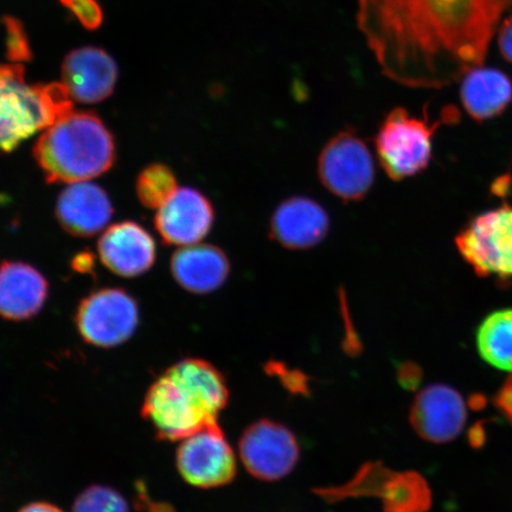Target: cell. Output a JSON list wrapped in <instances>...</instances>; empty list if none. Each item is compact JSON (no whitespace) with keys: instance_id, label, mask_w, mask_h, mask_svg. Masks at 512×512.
I'll return each mask as SVG.
<instances>
[{"instance_id":"83f0119b","label":"cell","mask_w":512,"mask_h":512,"mask_svg":"<svg viewBox=\"0 0 512 512\" xmlns=\"http://www.w3.org/2000/svg\"><path fill=\"white\" fill-rule=\"evenodd\" d=\"M94 264V255L89 252H83L75 256L72 267L78 273L88 274L93 272Z\"/></svg>"},{"instance_id":"cb8c5ba5","label":"cell","mask_w":512,"mask_h":512,"mask_svg":"<svg viewBox=\"0 0 512 512\" xmlns=\"http://www.w3.org/2000/svg\"><path fill=\"white\" fill-rule=\"evenodd\" d=\"M2 22L6 31V57L12 63L29 62L34 57L29 37L22 21L12 16H5Z\"/></svg>"},{"instance_id":"7402d4cb","label":"cell","mask_w":512,"mask_h":512,"mask_svg":"<svg viewBox=\"0 0 512 512\" xmlns=\"http://www.w3.org/2000/svg\"><path fill=\"white\" fill-rule=\"evenodd\" d=\"M136 190L144 207L159 209L175 195L178 190L177 179L169 166L151 164L140 172Z\"/></svg>"},{"instance_id":"7a4b0ae2","label":"cell","mask_w":512,"mask_h":512,"mask_svg":"<svg viewBox=\"0 0 512 512\" xmlns=\"http://www.w3.org/2000/svg\"><path fill=\"white\" fill-rule=\"evenodd\" d=\"M228 402L229 388L221 371L201 358H185L151 384L142 415L159 440L182 441L219 424Z\"/></svg>"},{"instance_id":"8fae6325","label":"cell","mask_w":512,"mask_h":512,"mask_svg":"<svg viewBox=\"0 0 512 512\" xmlns=\"http://www.w3.org/2000/svg\"><path fill=\"white\" fill-rule=\"evenodd\" d=\"M215 210L201 191L181 188L158 209L156 229L169 246H191L202 241L214 226Z\"/></svg>"},{"instance_id":"5b68a950","label":"cell","mask_w":512,"mask_h":512,"mask_svg":"<svg viewBox=\"0 0 512 512\" xmlns=\"http://www.w3.org/2000/svg\"><path fill=\"white\" fill-rule=\"evenodd\" d=\"M440 123L413 117L405 108H395L383 119L375 137L381 168L393 181L416 176L432 160L433 136Z\"/></svg>"},{"instance_id":"3957f363","label":"cell","mask_w":512,"mask_h":512,"mask_svg":"<svg viewBox=\"0 0 512 512\" xmlns=\"http://www.w3.org/2000/svg\"><path fill=\"white\" fill-rule=\"evenodd\" d=\"M34 157L48 183H79L104 175L117 159L110 130L92 112H72L46 128Z\"/></svg>"},{"instance_id":"ba28073f","label":"cell","mask_w":512,"mask_h":512,"mask_svg":"<svg viewBox=\"0 0 512 512\" xmlns=\"http://www.w3.org/2000/svg\"><path fill=\"white\" fill-rule=\"evenodd\" d=\"M75 323L83 341L110 349L134 335L139 324V307L121 288H101L82 300Z\"/></svg>"},{"instance_id":"d6986e66","label":"cell","mask_w":512,"mask_h":512,"mask_svg":"<svg viewBox=\"0 0 512 512\" xmlns=\"http://www.w3.org/2000/svg\"><path fill=\"white\" fill-rule=\"evenodd\" d=\"M460 98L472 119L482 123L501 115L512 101V81L495 68H473L463 76Z\"/></svg>"},{"instance_id":"e0dca14e","label":"cell","mask_w":512,"mask_h":512,"mask_svg":"<svg viewBox=\"0 0 512 512\" xmlns=\"http://www.w3.org/2000/svg\"><path fill=\"white\" fill-rule=\"evenodd\" d=\"M49 285L35 267L21 261L0 264V317L22 322L35 317L47 302Z\"/></svg>"},{"instance_id":"9c48e42d","label":"cell","mask_w":512,"mask_h":512,"mask_svg":"<svg viewBox=\"0 0 512 512\" xmlns=\"http://www.w3.org/2000/svg\"><path fill=\"white\" fill-rule=\"evenodd\" d=\"M179 475L200 489L221 488L236 477V458L219 424L211 425L182 440L177 448Z\"/></svg>"},{"instance_id":"603a6c76","label":"cell","mask_w":512,"mask_h":512,"mask_svg":"<svg viewBox=\"0 0 512 512\" xmlns=\"http://www.w3.org/2000/svg\"><path fill=\"white\" fill-rule=\"evenodd\" d=\"M73 512H130L120 492L105 485H92L76 497Z\"/></svg>"},{"instance_id":"44dd1931","label":"cell","mask_w":512,"mask_h":512,"mask_svg":"<svg viewBox=\"0 0 512 512\" xmlns=\"http://www.w3.org/2000/svg\"><path fill=\"white\" fill-rule=\"evenodd\" d=\"M377 498H381L383 512H426L431 505L426 480L415 472L390 470Z\"/></svg>"},{"instance_id":"4fadbf2b","label":"cell","mask_w":512,"mask_h":512,"mask_svg":"<svg viewBox=\"0 0 512 512\" xmlns=\"http://www.w3.org/2000/svg\"><path fill=\"white\" fill-rule=\"evenodd\" d=\"M331 222L322 204L306 196H292L281 202L271 217V238L293 251L319 245L328 236Z\"/></svg>"},{"instance_id":"484cf974","label":"cell","mask_w":512,"mask_h":512,"mask_svg":"<svg viewBox=\"0 0 512 512\" xmlns=\"http://www.w3.org/2000/svg\"><path fill=\"white\" fill-rule=\"evenodd\" d=\"M268 370H272L274 374H277L281 382L284 383V386L292 390L294 394H304L306 392L307 380L305 379V375L299 373V371L287 370L283 364L278 363H273L272 368H268Z\"/></svg>"},{"instance_id":"ffe728a7","label":"cell","mask_w":512,"mask_h":512,"mask_svg":"<svg viewBox=\"0 0 512 512\" xmlns=\"http://www.w3.org/2000/svg\"><path fill=\"white\" fill-rule=\"evenodd\" d=\"M476 344L486 363L512 373V309L490 313L479 325Z\"/></svg>"},{"instance_id":"30bf717a","label":"cell","mask_w":512,"mask_h":512,"mask_svg":"<svg viewBox=\"0 0 512 512\" xmlns=\"http://www.w3.org/2000/svg\"><path fill=\"white\" fill-rule=\"evenodd\" d=\"M240 458L256 479L275 482L290 475L300 458L296 435L284 425L260 419L242 433Z\"/></svg>"},{"instance_id":"5bb4252c","label":"cell","mask_w":512,"mask_h":512,"mask_svg":"<svg viewBox=\"0 0 512 512\" xmlns=\"http://www.w3.org/2000/svg\"><path fill=\"white\" fill-rule=\"evenodd\" d=\"M409 420L421 438L435 444L458 437L466 420V408L456 390L432 384L416 396Z\"/></svg>"},{"instance_id":"f546056e","label":"cell","mask_w":512,"mask_h":512,"mask_svg":"<svg viewBox=\"0 0 512 512\" xmlns=\"http://www.w3.org/2000/svg\"><path fill=\"white\" fill-rule=\"evenodd\" d=\"M511 178L509 176H504L499 179L494 184V194L499 196H505L507 195V192L510 188Z\"/></svg>"},{"instance_id":"2e32d148","label":"cell","mask_w":512,"mask_h":512,"mask_svg":"<svg viewBox=\"0 0 512 512\" xmlns=\"http://www.w3.org/2000/svg\"><path fill=\"white\" fill-rule=\"evenodd\" d=\"M114 209L107 192L99 185L69 184L57 200L56 219L76 238H92L110 223Z\"/></svg>"},{"instance_id":"4316f807","label":"cell","mask_w":512,"mask_h":512,"mask_svg":"<svg viewBox=\"0 0 512 512\" xmlns=\"http://www.w3.org/2000/svg\"><path fill=\"white\" fill-rule=\"evenodd\" d=\"M498 49L503 59L512 64V14L504 18L497 30Z\"/></svg>"},{"instance_id":"8992f818","label":"cell","mask_w":512,"mask_h":512,"mask_svg":"<svg viewBox=\"0 0 512 512\" xmlns=\"http://www.w3.org/2000/svg\"><path fill=\"white\" fill-rule=\"evenodd\" d=\"M320 182L343 202L363 200L375 182L373 152L354 128L338 132L318 158Z\"/></svg>"},{"instance_id":"7c38bea8","label":"cell","mask_w":512,"mask_h":512,"mask_svg":"<svg viewBox=\"0 0 512 512\" xmlns=\"http://www.w3.org/2000/svg\"><path fill=\"white\" fill-rule=\"evenodd\" d=\"M62 83L73 100L80 104H98L110 98L117 85L119 70L104 49L82 47L64 57Z\"/></svg>"},{"instance_id":"d4e9b609","label":"cell","mask_w":512,"mask_h":512,"mask_svg":"<svg viewBox=\"0 0 512 512\" xmlns=\"http://www.w3.org/2000/svg\"><path fill=\"white\" fill-rule=\"evenodd\" d=\"M60 3L72 12L86 30H98L104 22V12L96 0H60Z\"/></svg>"},{"instance_id":"6da1fadb","label":"cell","mask_w":512,"mask_h":512,"mask_svg":"<svg viewBox=\"0 0 512 512\" xmlns=\"http://www.w3.org/2000/svg\"><path fill=\"white\" fill-rule=\"evenodd\" d=\"M358 30L383 75L441 88L482 66L512 0H356Z\"/></svg>"},{"instance_id":"f1b7e54d","label":"cell","mask_w":512,"mask_h":512,"mask_svg":"<svg viewBox=\"0 0 512 512\" xmlns=\"http://www.w3.org/2000/svg\"><path fill=\"white\" fill-rule=\"evenodd\" d=\"M18 512H63L56 505L50 503L36 502L25 505L24 508Z\"/></svg>"},{"instance_id":"277c9868","label":"cell","mask_w":512,"mask_h":512,"mask_svg":"<svg viewBox=\"0 0 512 512\" xmlns=\"http://www.w3.org/2000/svg\"><path fill=\"white\" fill-rule=\"evenodd\" d=\"M72 112L73 98L63 83L29 85L22 64L0 63V152L16 150Z\"/></svg>"},{"instance_id":"52a82bcc","label":"cell","mask_w":512,"mask_h":512,"mask_svg":"<svg viewBox=\"0 0 512 512\" xmlns=\"http://www.w3.org/2000/svg\"><path fill=\"white\" fill-rule=\"evenodd\" d=\"M456 245L479 277L512 279V206L477 216L457 235Z\"/></svg>"},{"instance_id":"ac0fdd59","label":"cell","mask_w":512,"mask_h":512,"mask_svg":"<svg viewBox=\"0 0 512 512\" xmlns=\"http://www.w3.org/2000/svg\"><path fill=\"white\" fill-rule=\"evenodd\" d=\"M171 272L184 290L213 293L226 283L230 262L221 248L211 245L185 246L172 256Z\"/></svg>"},{"instance_id":"9a60e30c","label":"cell","mask_w":512,"mask_h":512,"mask_svg":"<svg viewBox=\"0 0 512 512\" xmlns=\"http://www.w3.org/2000/svg\"><path fill=\"white\" fill-rule=\"evenodd\" d=\"M102 264L124 278L149 271L156 260V243L145 228L126 221L108 228L98 243Z\"/></svg>"}]
</instances>
